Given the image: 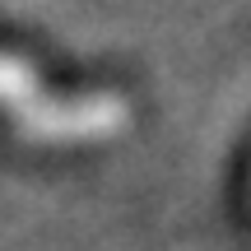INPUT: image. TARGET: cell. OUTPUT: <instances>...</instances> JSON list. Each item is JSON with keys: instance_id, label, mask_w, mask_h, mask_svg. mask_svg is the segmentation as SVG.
I'll return each instance as SVG.
<instances>
[{"instance_id": "1", "label": "cell", "mask_w": 251, "mask_h": 251, "mask_svg": "<svg viewBox=\"0 0 251 251\" xmlns=\"http://www.w3.org/2000/svg\"><path fill=\"white\" fill-rule=\"evenodd\" d=\"M0 112L14 117L28 135L42 140H79V135H98L102 126L117 117L112 102H70L56 98L51 89L37 84L28 65L0 56Z\"/></svg>"}]
</instances>
